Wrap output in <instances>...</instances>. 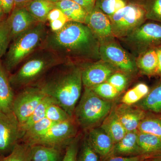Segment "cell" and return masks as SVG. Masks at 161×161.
<instances>
[{
  "label": "cell",
  "instance_id": "obj_35",
  "mask_svg": "<svg viewBox=\"0 0 161 161\" xmlns=\"http://www.w3.org/2000/svg\"><path fill=\"white\" fill-rule=\"evenodd\" d=\"M143 6L147 19L161 22V0H146Z\"/></svg>",
  "mask_w": 161,
  "mask_h": 161
},
{
  "label": "cell",
  "instance_id": "obj_32",
  "mask_svg": "<svg viewBox=\"0 0 161 161\" xmlns=\"http://www.w3.org/2000/svg\"><path fill=\"white\" fill-rule=\"evenodd\" d=\"M127 5L125 0H98L96 5L108 17H111Z\"/></svg>",
  "mask_w": 161,
  "mask_h": 161
},
{
  "label": "cell",
  "instance_id": "obj_37",
  "mask_svg": "<svg viewBox=\"0 0 161 161\" xmlns=\"http://www.w3.org/2000/svg\"><path fill=\"white\" fill-rule=\"evenodd\" d=\"M79 141L80 137L77 136L70 142L65 148V153L61 161H77Z\"/></svg>",
  "mask_w": 161,
  "mask_h": 161
},
{
  "label": "cell",
  "instance_id": "obj_49",
  "mask_svg": "<svg viewBox=\"0 0 161 161\" xmlns=\"http://www.w3.org/2000/svg\"></svg>",
  "mask_w": 161,
  "mask_h": 161
},
{
  "label": "cell",
  "instance_id": "obj_43",
  "mask_svg": "<svg viewBox=\"0 0 161 161\" xmlns=\"http://www.w3.org/2000/svg\"><path fill=\"white\" fill-rule=\"evenodd\" d=\"M65 17L62 12L60 9L55 7L50 12L47 16V21L49 22L59 19Z\"/></svg>",
  "mask_w": 161,
  "mask_h": 161
},
{
  "label": "cell",
  "instance_id": "obj_44",
  "mask_svg": "<svg viewBox=\"0 0 161 161\" xmlns=\"http://www.w3.org/2000/svg\"><path fill=\"white\" fill-rule=\"evenodd\" d=\"M158 56V66L157 73V75L161 76V44L158 47H155Z\"/></svg>",
  "mask_w": 161,
  "mask_h": 161
},
{
  "label": "cell",
  "instance_id": "obj_25",
  "mask_svg": "<svg viewBox=\"0 0 161 161\" xmlns=\"http://www.w3.org/2000/svg\"><path fill=\"white\" fill-rule=\"evenodd\" d=\"M53 103L54 102L53 99L50 97L46 95L43 100L38 105L31 115L29 116V118L23 123L20 125V132L22 138L24 133L31 127L36 123L46 117V112L47 107Z\"/></svg>",
  "mask_w": 161,
  "mask_h": 161
},
{
  "label": "cell",
  "instance_id": "obj_18",
  "mask_svg": "<svg viewBox=\"0 0 161 161\" xmlns=\"http://www.w3.org/2000/svg\"><path fill=\"white\" fill-rule=\"evenodd\" d=\"M6 71L0 61V111L6 113L13 112L14 95Z\"/></svg>",
  "mask_w": 161,
  "mask_h": 161
},
{
  "label": "cell",
  "instance_id": "obj_30",
  "mask_svg": "<svg viewBox=\"0 0 161 161\" xmlns=\"http://www.w3.org/2000/svg\"><path fill=\"white\" fill-rule=\"evenodd\" d=\"M149 87L146 84L139 83L129 90L121 99V103L128 105H133L147 96L150 92Z\"/></svg>",
  "mask_w": 161,
  "mask_h": 161
},
{
  "label": "cell",
  "instance_id": "obj_1",
  "mask_svg": "<svg viewBox=\"0 0 161 161\" xmlns=\"http://www.w3.org/2000/svg\"><path fill=\"white\" fill-rule=\"evenodd\" d=\"M40 48L65 62L93 60L99 55L97 37L85 23L69 21L58 31H48Z\"/></svg>",
  "mask_w": 161,
  "mask_h": 161
},
{
  "label": "cell",
  "instance_id": "obj_45",
  "mask_svg": "<svg viewBox=\"0 0 161 161\" xmlns=\"http://www.w3.org/2000/svg\"><path fill=\"white\" fill-rule=\"evenodd\" d=\"M32 0H14V8L25 7Z\"/></svg>",
  "mask_w": 161,
  "mask_h": 161
},
{
  "label": "cell",
  "instance_id": "obj_38",
  "mask_svg": "<svg viewBox=\"0 0 161 161\" xmlns=\"http://www.w3.org/2000/svg\"><path fill=\"white\" fill-rule=\"evenodd\" d=\"M107 81L112 85L120 93L126 87L128 78L123 73H115L110 76Z\"/></svg>",
  "mask_w": 161,
  "mask_h": 161
},
{
  "label": "cell",
  "instance_id": "obj_40",
  "mask_svg": "<svg viewBox=\"0 0 161 161\" xmlns=\"http://www.w3.org/2000/svg\"><path fill=\"white\" fill-rule=\"evenodd\" d=\"M68 19L66 16L59 19L49 22L51 31H58L61 29L64 26L67 22H69Z\"/></svg>",
  "mask_w": 161,
  "mask_h": 161
},
{
  "label": "cell",
  "instance_id": "obj_17",
  "mask_svg": "<svg viewBox=\"0 0 161 161\" xmlns=\"http://www.w3.org/2000/svg\"><path fill=\"white\" fill-rule=\"evenodd\" d=\"M142 155L143 154L138 145L137 130L127 132L123 138L114 145L109 156H134Z\"/></svg>",
  "mask_w": 161,
  "mask_h": 161
},
{
  "label": "cell",
  "instance_id": "obj_19",
  "mask_svg": "<svg viewBox=\"0 0 161 161\" xmlns=\"http://www.w3.org/2000/svg\"><path fill=\"white\" fill-rule=\"evenodd\" d=\"M100 128L111 137L114 145L123 138L127 132L115 114L114 105L109 114L103 121Z\"/></svg>",
  "mask_w": 161,
  "mask_h": 161
},
{
  "label": "cell",
  "instance_id": "obj_3",
  "mask_svg": "<svg viewBox=\"0 0 161 161\" xmlns=\"http://www.w3.org/2000/svg\"><path fill=\"white\" fill-rule=\"evenodd\" d=\"M25 60L17 71L9 78L13 89L33 85L55 66L65 62L53 53L42 48L34 52Z\"/></svg>",
  "mask_w": 161,
  "mask_h": 161
},
{
  "label": "cell",
  "instance_id": "obj_24",
  "mask_svg": "<svg viewBox=\"0 0 161 161\" xmlns=\"http://www.w3.org/2000/svg\"><path fill=\"white\" fill-rule=\"evenodd\" d=\"M38 22L46 23L50 12L55 8V3L49 0H32L25 6Z\"/></svg>",
  "mask_w": 161,
  "mask_h": 161
},
{
  "label": "cell",
  "instance_id": "obj_2",
  "mask_svg": "<svg viewBox=\"0 0 161 161\" xmlns=\"http://www.w3.org/2000/svg\"><path fill=\"white\" fill-rule=\"evenodd\" d=\"M64 62L58 64L34 86L74 117L83 85L81 68Z\"/></svg>",
  "mask_w": 161,
  "mask_h": 161
},
{
  "label": "cell",
  "instance_id": "obj_8",
  "mask_svg": "<svg viewBox=\"0 0 161 161\" xmlns=\"http://www.w3.org/2000/svg\"><path fill=\"white\" fill-rule=\"evenodd\" d=\"M112 24V32L122 35L132 30L142 23L146 17L143 6L129 4L109 17Z\"/></svg>",
  "mask_w": 161,
  "mask_h": 161
},
{
  "label": "cell",
  "instance_id": "obj_12",
  "mask_svg": "<svg viewBox=\"0 0 161 161\" xmlns=\"http://www.w3.org/2000/svg\"><path fill=\"white\" fill-rule=\"evenodd\" d=\"M114 71L113 65L106 62H96L81 68L83 85L91 88L106 82Z\"/></svg>",
  "mask_w": 161,
  "mask_h": 161
},
{
  "label": "cell",
  "instance_id": "obj_14",
  "mask_svg": "<svg viewBox=\"0 0 161 161\" xmlns=\"http://www.w3.org/2000/svg\"><path fill=\"white\" fill-rule=\"evenodd\" d=\"M115 114L127 132L137 130L147 112L138 107L121 103L114 105Z\"/></svg>",
  "mask_w": 161,
  "mask_h": 161
},
{
  "label": "cell",
  "instance_id": "obj_33",
  "mask_svg": "<svg viewBox=\"0 0 161 161\" xmlns=\"http://www.w3.org/2000/svg\"><path fill=\"white\" fill-rule=\"evenodd\" d=\"M90 88L101 98L107 100L114 99L119 94L114 87L107 81Z\"/></svg>",
  "mask_w": 161,
  "mask_h": 161
},
{
  "label": "cell",
  "instance_id": "obj_22",
  "mask_svg": "<svg viewBox=\"0 0 161 161\" xmlns=\"http://www.w3.org/2000/svg\"><path fill=\"white\" fill-rule=\"evenodd\" d=\"M55 7L60 9L69 21L85 23L88 13L73 0H66L55 3Z\"/></svg>",
  "mask_w": 161,
  "mask_h": 161
},
{
  "label": "cell",
  "instance_id": "obj_41",
  "mask_svg": "<svg viewBox=\"0 0 161 161\" xmlns=\"http://www.w3.org/2000/svg\"><path fill=\"white\" fill-rule=\"evenodd\" d=\"M75 3H78L82 8L85 9L86 11L90 13L93 10L96 5L97 0H73Z\"/></svg>",
  "mask_w": 161,
  "mask_h": 161
},
{
  "label": "cell",
  "instance_id": "obj_13",
  "mask_svg": "<svg viewBox=\"0 0 161 161\" xmlns=\"http://www.w3.org/2000/svg\"><path fill=\"white\" fill-rule=\"evenodd\" d=\"M7 19L11 40L38 23L25 7L14 8Z\"/></svg>",
  "mask_w": 161,
  "mask_h": 161
},
{
  "label": "cell",
  "instance_id": "obj_46",
  "mask_svg": "<svg viewBox=\"0 0 161 161\" xmlns=\"http://www.w3.org/2000/svg\"><path fill=\"white\" fill-rule=\"evenodd\" d=\"M146 161H161V156L148 159Z\"/></svg>",
  "mask_w": 161,
  "mask_h": 161
},
{
  "label": "cell",
  "instance_id": "obj_21",
  "mask_svg": "<svg viewBox=\"0 0 161 161\" xmlns=\"http://www.w3.org/2000/svg\"><path fill=\"white\" fill-rule=\"evenodd\" d=\"M134 105L145 112L161 114V80Z\"/></svg>",
  "mask_w": 161,
  "mask_h": 161
},
{
  "label": "cell",
  "instance_id": "obj_20",
  "mask_svg": "<svg viewBox=\"0 0 161 161\" xmlns=\"http://www.w3.org/2000/svg\"><path fill=\"white\" fill-rule=\"evenodd\" d=\"M139 146L143 155L151 158L161 156V140L158 136L137 130Z\"/></svg>",
  "mask_w": 161,
  "mask_h": 161
},
{
  "label": "cell",
  "instance_id": "obj_48",
  "mask_svg": "<svg viewBox=\"0 0 161 161\" xmlns=\"http://www.w3.org/2000/svg\"><path fill=\"white\" fill-rule=\"evenodd\" d=\"M51 2L53 3H57L59 2H62V1H66V0H49Z\"/></svg>",
  "mask_w": 161,
  "mask_h": 161
},
{
  "label": "cell",
  "instance_id": "obj_23",
  "mask_svg": "<svg viewBox=\"0 0 161 161\" xmlns=\"http://www.w3.org/2000/svg\"><path fill=\"white\" fill-rule=\"evenodd\" d=\"M62 149L43 145L31 146L32 161H61Z\"/></svg>",
  "mask_w": 161,
  "mask_h": 161
},
{
  "label": "cell",
  "instance_id": "obj_47",
  "mask_svg": "<svg viewBox=\"0 0 161 161\" xmlns=\"http://www.w3.org/2000/svg\"><path fill=\"white\" fill-rule=\"evenodd\" d=\"M5 14L3 12V9L0 7V21L4 19V16Z\"/></svg>",
  "mask_w": 161,
  "mask_h": 161
},
{
  "label": "cell",
  "instance_id": "obj_9",
  "mask_svg": "<svg viewBox=\"0 0 161 161\" xmlns=\"http://www.w3.org/2000/svg\"><path fill=\"white\" fill-rule=\"evenodd\" d=\"M21 138L20 124L13 112L0 111V158L8 155Z\"/></svg>",
  "mask_w": 161,
  "mask_h": 161
},
{
  "label": "cell",
  "instance_id": "obj_16",
  "mask_svg": "<svg viewBox=\"0 0 161 161\" xmlns=\"http://www.w3.org/2000/svg\"><path fill=\"white\" fill-rule=\"evenodd\" d=\"M86 138L93 150L103 160L109 156L114 144L111 137L100 128L89 130Z\"/></svg>",
  "mask_w": 161,
  "mask_h": 161
},
{
  "label": "cell",
  "instance_id": "obj_31",
  "mask_svg": "<svg viewBox=\"0 0 161 161\" xmlns=\"http://www.w3.org/2000/svg\"><path fill=\"white\" fill-rule=\"evenodd\" d=\"M46 117L55 123L74 119V117L69 115L65 110L54 103L51 104L47 107Z\"/></svg>",
  "mask_w": 161,
  "mask_h": 161
},
{
  "label": "cell",
  "instance_id": "obj_11",
  "mask_svg": "<svg viewBox=\"0 0 161 161\" xmlns=\"http://www.w3.org/2000/svg\"><path fill=\"white\" fill-rule=\"evenodd\" d=\"M130 39L146 51L161 44V24L148 23L137 27L130 35Z\"/></svg>",
  "mask_w": 161,
  "mask_h": 161
},
{
  "label": "cell",
  "instance_id": "obj_36",
  "mask_svg": "<svg viewBox=\"0 0 161 161\" xmlns=\"http://www.w3.org/2000/svg\"><path fill=\"white\" fill-rule=\"evenodd\" d=\"M77 161H100L99 155L93 150L86 137L81 144L79 153L78 152Z\"/></svg>",
  "mask_w": 161,
  "mask_h": 161
},
{
  "label": "cell",
  "instance_id": "obj_26",
  "mask_svg": "<svg viewBox=\"0 0 161 161\" xmlns=\"http://www.w3.org/2000/svg\"><path fill=\"white\" fill-rule=\"evenodd\" d=\"M137 65L145 75H157L158 61L155 47L150 48L144 52L139 59Z\"/></svg>",
  "mask_w": 161,
  "mask_h": 161
},
{
  "label": "cell",
  "instance_id": "obj_29",
  "mask_svg": "<svg viewBox=\"0 0 161 161\" xmlns=\"http://www.w3.org/2000/svg\"><path fill=\"white\" fill-rule=\"evenodd\" d=\"M0 161H32L31 146L18 143L8 155L0 158Z\"/></svg>",
  "mask_w": 161,
  "mask_h": 161
},
{
  "label": "cell",
  "instance_id": "obj_39",
  "mask_svg": "<svg viewBox=\"0 0 161 161\" xmlns=\"http://www.w3.org/2000/svg\"><path fill=\"white\" fill-rule=\"evenodd\" d=\"M148 159V157L144 155L134 156H111L102 161H145Z\"/></svg>",
  "mask_w": 161,
  "mask_h": 161
},
{
  "label": "cell",
  "instance_id": "obj_4",
  "mask_svg": "<svg viewBox=\"0 0 161 161\" xmlns=\"http://www.w3.org/2000/svg\"><path fill=\"white\" fill-rule=\"evenodd\" d=\"M48 31L46 23L38 22L13 40L5 54L4 65L6 70L11 71L40 48Z\"/></svg>",
  "mask_w": 161,
  "mask_h": 161
},
{
  "label": "cell",
  "instance_id": "obj_15",
  "mask_svg": "<svg viewBox=\"0 0 161 161\" xmlns=\"http://www.w3.org/2000/svg\"><path fill=\"white\" fill-rule=\"evenodd\" d=\"M85 24L90 27L97 38L108 37L112 35L110 18L97 6L88 14Z\"/></svg>",
  "mask_w": 161,
  "mask_h": 161
},
{
  "label": "cell",
  "instance_id": "obj_10",
  "mask_svg": "<svg viewBox=\"0 0 161 161\" xmlns=\"http://www.w3.org/2000/svg\"><path fill=\"white\" fill-rule=\"evenodd\" d=\"M99 55L107 63L119 69L131 73L135 70L134 62L121 47L114 43H107L99 47Z\"/></svg>",
  "mask_w": 161,
  "mask_h": 161
},
{
  "label": "cell",
  "instance_id": "obj_27",
  "mask_svg": "<svg viewBox=\"0 0 161 161\" xmlns=\"http://www.w3.org/2000/svg\"><path fill=\"white\" fill-rule=\"evenodd\" d=\"M137 130L153 134L161 140V114L147 112Z\"/></svg>",
  "mask_w": 161,
  "mask_h": 161
},
{
  "label": "cell",
  "instance_id": "obj_5",
  "mask_svg": "<svg viewBox=\"0 0 161 161\" xmlns=\"http://www.w3.org/2000/svg\"><path fill=\"white\" fill-rule=\"evenodd\" d=\"M111 101L101 98L90 88L84 86L83 94L76 107L74 117L84 130H90L103 121L112 109Z\"/></svg>",
  "mask_w": 161,
  "mask_h": 161
},
{
  "label": "cell",
  "instance_id": "obj_34",
  "mask_svg": "<svg viewBox=\"0 0 161 161\" xmlns=\"http://www.w3.org/2000/svg\"><path fill=\"white\" fill-rule=\"evenodd\" d=\"M11 40L7 19H4L0 21V58L6 54Z\"/></svg>",
  "mask_w": 161,
  "mask_h": 161
},
{
  "label": "cell",
  "instance_id": "obj_28",
  "mask_svg": "<svg viewBox=\"0 0 161 161\" xmlns=\"http://www.w3.org/2000/svg\"><path fill=\"white\" fill-rule=\"evenodd\" d=\"M55 123L46 117L33 125L23 134L22 140L23 142L31 145L35 141L46 133Z\"/></svg>",
  "mask_w": 161,
  "mask_h": 161
},
{
  "label": "cell",
  "instance_id": "obj_7",
  "mask_svg": "<svg viewBox=\"0 0 161 161\" xmlns=\"http://www.w3.org/2000/svg\"><path fill=\"white\" fill-rule=\"evenodd\" d=\"M15 96L13 112L20 125L23 123L31 115L46 95L36 86L32 85L22 89Z\"/></svg>",
  "mask_w": 161,
  "mask_h": 161
},
{
  "label": "cell",
  "instance_id": "obj_42",
  "mask_svg": "<svg viewBox=\"0 0 161 161\" xmlns=\"http://www.w3.org/2000/svg\"><path fill=\"white\" fill-rule=\"evenodd\" d=\"M0 7L5 14H8L14 8V0H0Z\"/></svg>",
  "mask_w": 161,
  "mask_h": 161
},
{
  "label": "cell",
  "instance_id": "obj_6",
  "mask_svg": "<svg viewBox=\"0 0 161 161\" xmlns=\"http://www.w3.org/2000/svg\"><path fill=\"white\" fill-rule=\"evenodd\" d=\"M77 125L75 119L55 124L45 134L30 145H43L61 149L66 148L70 142L77 136Z\"/></svg>",
  "mask_w": 161,
  "mask_h": 161
}]
</instances>
